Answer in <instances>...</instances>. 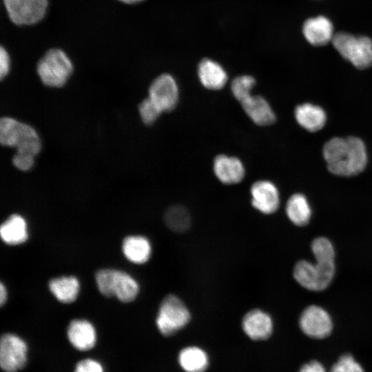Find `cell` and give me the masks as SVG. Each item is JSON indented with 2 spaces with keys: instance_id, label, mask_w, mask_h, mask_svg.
<instances>
[{
  "instance_id": "obj_11",
  "label": "cell",
  "mask_w": 372,
  "mask_h": 372,
  "mask_svg": "<svg viewBox=\"0 0 372 372\" xmlns=\"http://www.w3.org/2000/svg\"><path fill=\"white\" fill-rule=\"evenodd\" d=\"M251 205L258 212L270 215L280 206V194L276 185L269 180H258L249 189Z\"/></svg>"
},
{
  "instance_id": "obj_3",
  "label": "cell",
  "mask_w": 372,
  "mask_h": 372,
  "mask_svg": "<svg viewBox=\"0 0 372 372\" xmlns=\"http://www.w3.org/2000/svg\"><path fill=\"white\" fill-rule=\"evenodd\" d=\"M73 72V65L65 53L57 48L48 50L40 59L37 72L41 81L47 87H63Z\"/></svg>"
},
{
  "instance_id": "obj_36",
  "label": "cell",
  "mask_w": 372,
  "mask_h": 372,
  "mask_svg": "<svg viewBox=\"0 0 372 372\" xmlns=\"http://www.w3.org/2000/svg\"><path fill=\"white\" fill-rule=\"evenodd\" d=\"M118 1L125 3H127V4H133V3L141 2L143 0H118Z\"/></svg>"
},
{
  "instance_id": "obj_12",
  "label": "cell",
  "mask_w": 372,
  "mask_h": 372,
  "mask_svg": "<svg viewBox=\"0 0 372 372\" xmlns=\"http://www.w3.org/2000/svg\"><path fill=\"white\" fill-rule=\"evenodd\" d=\"M213 172L223 184L231 185L240 183L245 176V167L242 161L234 156L220 154L214 158Z\"/></svg>"
},
{
  "instance_id": "obj_25",
  "label": "cell",
  "mask_w": 372,
  "mask_h": 372,
  "mask_svg": "<svg viewBox=\"0 0 372 372\" xmlns=\"http://www.w3.org/2000/svg\"><path fill=\"white\" fill-rule=\"evenodd\" d=\"M164 220L168 228L177 233L187 231L191 225L188 210L179 205H172L166 210Z\"/></svg>"
},
{
  "instance_id": "obj_18",
  "label": "cell",
  "mask_w": 372,
  "mask_h": 372,
  "mask_svg": "<svg viewBox=\"0 0 372 372\" xmlns=\"http://www.w3.org/2000/svg\"><path fill=\"white\" fill-rule=\"evenodd\" d=\"M294 116L297 123L310 132L320 130L327 121L324 110L318 105L309 103L298 105L295 109Z\"/></svg>"
},
{
  "instance_id": "obj_23",
  "label": "cell",
  "mask_w": 372,
  "mask_h": 372,
  "mask_svg": "<svg viewBox=\"0 0 372 372\" xmlns=\"http://www.w3.org/2000/svg\"><path fill=\"white\" fill-rule=\"evenodd\" d=\"M285 211L289 220L299 227L307 225L311 216V209L307 198L300 193H296L289 198Z\"/></svg>"
},
{
  "instance_id": "obj_16",
  "label": "cell",
  "mask_w": 372,
  "mask_h": 372,
  "mask_svg": "<svg viewBox=\"0 0 372 372\" xmlns=\"http://www.w3.org/2000/svg\"><path fill=\"white\" fill-rule=\"evenodd\" d=\"M197 73L200 84L209 90H222L228 80V75L224 68L210 59L205 58L200 61Z\"/></svg>"
},
{
  "instance_id": "obj_7",
  "label": "cell",
  "mask_w": 372,
  "mask_h": 372,
  "mask_svg": "<svg viewBox=\"0 0 372 372\" xmlns=\"http://www.w3.org/2000/svg\"><path fill=\"white\" fill-rule=\"evenodd\" d=\"M28 361V345L19 335L6 333L0 340V366L4 372H18Z\"/></svg>"
},
{
  "instance_id": "obj_29",
  "label": "cell",
  "mask_w": 372,
  "mask_h": 372,
  "mask_svg": "<svg viewBox=\"0 0 372 372\" xmlns=\"http://www.w3.org/2000/svg\"><path fill=\"white\" fill-rule=\"evenodd\" d=\"M114 273V269H101L95 274L96 283L99 292L108 298L113 297L112 286Z\"/></svg>"
},
{
  "instance_id": "obj_28",
  "label": "cell",
  "mask_w": 372,
  "mask_h": 372,
  "mask_svg": "<svg viewBox=\"0 0 372 372\" xmlns=\"http://www.w3.org/2000/svg\"><path fill=\"white\" fill-rule=\"evenodd\" d=\"M138 111L142 122L147 126L153 125L163 114L158 106L148 97L138 104Z\"/></svg>"
},
{
  "instance_id": "obj_33",
  "label": "cell",
  "mask_w": 372,
  "mask_h": 372,
  "mask_svg": "<svg viewBox=\"0 0 372 372\" xmlns=\"http://www.w3.org/2000/svg\"><path fill=\"white\" fill-rule=\"evenodd\" d=\"M10 71V58L7 51L1 46L0 48V77L2 80Z\"/></svg>"
},
{
  "instance_id": "obj_26",
  "label": "cell",
  "mask_w": 372,
  "mask_h": 372,
  "mask_svg": "<svg viewBox=\"0 0 372 372\" xmlns=\"http://www.w3.org/2000/svg\"><path fill=\"white\" fill-rule=\"evenodd\" d=\"M256 83L253 76L245 74L235 77L230 85L231 92L234 99L240 103L252 94Z\"/></svg>"
},
{
  "instance_id": "obj_27",
  "label": "cell",
  "mask_w": 372,
  "mask_h": 372,
  "mask_svg": "<svg viewBox=\"0 0 372 372\" xmlns=\"http://www.w3.org/2000/svg\"><path fill=\"white\" fill-rule=\"evenodd\" d=\"M316 260L335 261V249L332 242L325 237L315 238L311 245Z\"/></svg>"
},
{
  "instance_id": "obj_4",
  "label": "cell",
  "mask_w": 372,
  "mask_h": 372,
  "mask_svg": "<svg viewBox=\"0 0 372 372\" xmlns=\"http://www.w3.org/2000/svg\"><path fill=\"white\" fill-rule=\"evenodd\" d=\"M331 42L340 54L356 68L364 70L372 66V40L369 37L339 32Z\"/></svg>"
},
{
  "instance_id": "obj_30",
  "label": "cell",
  "mask_w": 372,
  "mask_h": 372,
  "mask_svg": "<svg viewBox=\"0 0 372 372\" xmlns=\"http://www.w3.org/2000/svg\"><path fill=\"white\" fill-rule=\"evenodd\" d=\"M331 372H364V370L352 355L346 354L335 363Z\"/></svg>"
},
{
  "instance_id": "obj_35",
  "label": "cell",
  "mask_w": 372,
  "mask_h": 372,
  "mask_svg": "<svg viewBox=\"0 0 372 372\" xmlns=\"http://www.w3.org/2000/svg\"><path fill=\"white\" fill-rule=\"evenodd\" d=\"M7 290L2 282L0 284V304L3 306L7 300Z\"/></svg>"
},
{
  "instance_id": "obj_19",
  "label": "cell",
  "mask_w": 372,
  "mask_h": 372,
  "mask_svg": "<svg viewBox=\"0 0 372 372\" xmlns=\"http://www.w3.org/2000/svg\"><path fill=\"white\" fill-rule=\"evenodd\" d=\"M122 251L129 261L136 265H142L149 260L152 248L147 238L140 235H133L123 239Z\"/></svg>"
},
{
  "instance_id": "obj_24",
  "label": "cell",
  "mask_w": 372,
  "mask_h": 372,
  "mask_svg": "<svg viewBox=\"0 0 372 372\" xmlns=\"http://www.w3.org/2000/svg\"><path fill=\"white\" fill-rule=\"evenodd\" d=\"M178 362L186 372H204L209 364L205 352L197 347H188L179 353Z\"/></svg>"
},
{
  "instance_id": "obj_32",
  "label": "cell",
  "mask_w": 372,
  "mask_h": 372,
  "mask_svg": "<svg viewBox=\"0 0 372 372\" xmlns=\"http://www.w3.org/2000/svg\"><path fill=\"white\" fill-rule=\"evenodd\" d=\"M74 372H104V369L99 361L86 358L76 363Z\"/></svg>"
},
{
  "instance_id": "obj_31",
  "label": "cell",
  "mask_w": 372,
  "mask_h": 372,
  "mask_svg": "<svg viewBox=\"0 0 372 372\" xmlns=\"http://www.w3.org/2000/svg\"><path fill=\"white\" fill-rule=\"evenodd\" d=\"M34 158L35 156L32 155L16 152L12 158V163L19 170L27 172L33 167Z\"/></svg>"
},
{
  "instance_id": "obj_17",
  "label": "cell",
  "mask_w": 372,
  "mask_h": 372,
  "mask_svg": "<svg viewBox=\"0 0 372 372\" xmlns=\"http://www.w3.org/2000/svg\"><path fill=\"white\" fill-rule=\"evenodd\" d=\"M303 34L307 41L314 46H322L332 41L333 26L331 21L324 16L306 20L302 27Z\"/></svg>"
},
{
  "instance_id": "obj_15",
  "label": "cell",
  "mask_w": 372,
  "mask_h": 372,
  "mask_svg": "<svg viewBox=\"0 0 372 372\" xmlns=\"http://www.w3.org/2000/svg\"><path fill=\"white\" fill-rule=\"evenodd\" d=\"M67 335L70 343L76 349L87 351L94 347L96 333L93 324L84 319H74L68 324Z\"/></svg>"
},
{
  "instance_id": "obj_21",
  "label": "cell",
  "mask_w": 372,
  "mask_h": 372,
  "mask_svg": "<svg viewBox=\"0 0 372 372\" xmlns=\"http://www.w3.org/2000/svg\"><path fill=\"white\" fill-rule=\"evenodd\" d=\"M112 291L113 296L125 303L132 302L139 292L137 281L125 271L114 269Z\"/></svg>"
},
{
  "instance_id": "obj_10",
  "label": "cell",
  "mask_w": 372,
  "mask_h": 372,
  "mask_svg": "<svg viewBox=\"0 0 372 372\" xmlns=\"http://www.w3.org/2000/svg\"><path fill=\"white\" fill-rule=\"evenodd\" d=\"M299 325L309 337L322 339L329 336L333 329V322L329 313L318 305H310L300 315Z\"/></svg>"
},
{
  "instance_id": "obj_6",
  "label": "cell",
  "mask_w": 372,
  "mask_h": 372,
  "mask_svg": "<svg viewBox=\"0 0 372 372\" xmlns=\"http://www.w3.org/2000/svg\"><path fill=\"white\" fill-rule=\"evenodd\" d=\"M335 273V261L316 260L313 264L301 260L295 265L293 271L296 281L304 289L313 291H320L327 288Z\"/></svg>"
},
{
  "instance_id": "obj_20",
  "label": "cell",
  "mask_w": 372,
  "mask_h": 372,
  "mask_svg": "<svg viewBox=\"0 0 372 372\" xmlns=\"http://www.w3.org/2000/svg\"><path fill=\"white\" fill-rule=\"evenodd\" d=\"M1 240L8 245H17L25 242L28 238L27 223L23 216L10 215L1 225Z\"/></svg>"
},
{
  "instance_id": "obj_34",
  "label": "cell",
  "mask_w": 372,
  "mask_h": 372,
  "mask_svg": "<svg viewBox=\"0 0 372 372\" xmlns=\"http://www.w3.org/2000/svg\"><path fill=\"white\" fill-rule=\"evenodd\" d=\"M298 372H326V370L319 362L311 361L303 365Z\"/></svg>"
},
{
  "instance_id": "obj_5",
  "label": "cell",
  "mask_w": 372,
  "mask_h": 372,
  "mask_svg": "<svg viewBox=\"0 0 372 372\" xmlns=\"http://www.w3.org/2000/svg\"><path fill=\"white\" fill-rule=\"evenodd\" d=\"M190 320V311L178 296L168 294L161 300L156 324L162 335L169 336L174 334L187 326Z\"/></svg>"
},
{
  "instance_id": "obj_2",
  "label": "cell",
  "mask_w": 372,
  "mask_h": 372,
  "mask_svg": "<svg viewBox=\"0 0 372 372\" xmlns=\"http://www.w3.org/2000/svg\"><path fill=\"white\" fill-rule=\"evenodd\" d=\"M0 143L3 146L14 147L17 152L34 156L42 148L39 134L32 125L10 116L0 120Z\"/></svg>"
},
{
  "instance_id": "obj_13",
  "label": "cell",
  "mask_w": 372,
  "mask_h": 372,
  "mask_svg": "<svg viewBox=\"0 0 372 372\" xmlns=\"http://www.w3.org/2000/svg\"><path fill=\"white\" fill-rule=\"evenodd\" d=\"M242 328L245 333L251 340H266L273 332V320L264 310L259 308L252 309L244 315Z\"/></svg>"
},
{
  "instance_id": "obj_14",
  "label": "cell",
  "mask_w": 372,
  "mask_h": 372,
  "mask_svg": "<svg viewBox=\"0 0 372 372\" xmlns=\"http://www.w3.org/2000/svg\"><path fill=\"white\" fill-rule=\"evenodd\" d=\"M240 104L245 114L256 125L268 126L275 123L276 114L262 96L251 94Z\"/></svg>"
},
{
  "instance_id": "obj_1",
  "label": "cell",
  "mask_w": 372,
  "mask_h": 372,
  "mask_svg": "<svg viewBox=\"0 0 372 372\" xmlns=\"http://www.w3.org/2000/svg\"><path fill=\"white\" fill-rule=\"evenodd\" d=\"M322 154L328 170L340 176H353L366 167L368 156L364 143L358 137H333L324 145Z\"/></svg>"
},
{
  "instance_id": "obj_9",
  "label": "cell",
  "mask_w": 372,
  "mask_h": 372,
  "mask_svg": "<svg viewBox=\"0 0 372 372\" xmlns=\"http://www.w3.org/2000/svg\"><path fill=\"white\" fill-rule=\"evenodd\" d=\"M10 19L16 25H32L45 15L48 0H3Z\"/></svg>"
},
{
  "instance_id": "obj_8",
  "label": "cell",
  "mask_w": 372,
  "mask_h": 372,
  "mask_svg": "<svg viewBox=\"0 0 372 372\" xmlns=\"http://www.w3.org/2000/svg\"><path fill=\"white\" fill-rule=\"evenodd\" d=\"M147 97L163 113L174 110L180 97L179 87L174 77L168 73L158 76L149 86Z\"/></svg>"
},
{
  "instance_id": "obj_22",
  "label": "cell",
  "mask_w": 372,
  "mask_h": 372,
  "mask_svg": "<svg viewBox=\"0 0 372 372\" xmlns=\"http://www.w3.org/2000/svg\"><path fill=\"white\" fill-rule=\"evenodd\" d=\"M48 287L61 302L68 304L76 300L79 292V282L74 276H62L51 279Z\"/></svg>"
}]
</instances>
